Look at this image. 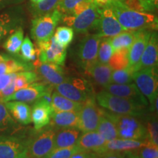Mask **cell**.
Returning <instances> with one entry per match:
<instances>
[{"instance_id": "obj_15", "label": "cell", "mask_w": 158, "mask_h": 158, "mask_svg": "<svg viewBox=\"0 0 158 158\" xmlns=\"http://www.w3.org/2000/svg\"><path fill=\"white\" fill-rule=\"evenodd\" d=\"M104 89L106 92L113 94V95L130 99V100H135V101L148 106V102L145 97L141 93L136 85L133 83L125 84H117L110 83L107 86H104Z\"/></svg>"}, {"instance_id": "obj_48", "label": "cell", "mask_w": 158, "mask_h": 158, "mask_svg": "<svg viewBox=\"0 0 158 158\" xmlns=\"http://www.w3.org/2000/svg\"><path fill=\"white\" fill-rule=\"evenodd\" d=\"M9 20L7 18H0V40L7 35Z\"/></svg>"}, {"instance_id": "obj_41", "label": "cell", "mask_w": 158, "mask_h": 158, "mask_svg": "<svg viewBox=\"0 0 158 158\" xmlns=\"http://www.w3.org/2000/svg\"><path fill=\"white\" fill-rule=\"evenodd\" d=\"M83 1L86 0H60L56 6V9L62 15H69L72 10Z\"/></svg>"}, {"instance_id": "obj_42", "label": "cell", "mask_w": 158, "mask_h": 158, "mask_svg": "<svg viewBox=\"0 0 158 158\" xmlns=\"http://www.w3.org/2000/svg\"><path fill=\"white\" fill-rule=\"evenodd\" d=\"M146 127H147L148 134V141L156 144V145H158V129L157 118H154L149 120Z\"/></svg>"}, {"instance_id": "obj_35", "label": "cell", "mask_w": 158, "mask_h": 158, "mask_svg": "<svg viewBox=\"0 0 158 158\" xmlns=\"http://www.w3.org/2000/svg\"><path fill=\"white\" fill-rule=\"evenodd\" d=\"M37 80H38V76L37 73L31 70L17 73L15 79V91L27 87L32 83L37 81Z\"/></svg>"}, {"instance_id": "obj_32", "label": "cell", "mask_w": 158, "mask_h": 158, "mask_svg": "<svg viewBox=\"0 0 158 158\" xmlns=\"http://www.w3.org/2000/svg\"><path fill=\"white\" fill-rule=\"evenodd\" d=\"M16 122L12 117L5 103L0 100V133L14 129Z\"/></svg>"}, {"instance_id": "obj_51", "label": "cell", "mask_w": 158, "mask_h": 158, "mask_svg": "<svg viewBox=\"0 0 158 158\" xmlns=\"http://www.w3.org/2000/svg\"><path fill=\"white\" fill-rule=\"evenodd\" d=\"M118 1H122V0H118Z\"/></svg>"}, {"instance_id": "obj_37", "label": "cell", "mask_w": 158, "mask_h": 158, "mask_svg": "<svg viewBox=\"0 0 158 158\" xmlns=\"http://www.w3.org/2000/svg\"><path fill=\"white\" fill-rule=\"evenodd\" d=\"M132 152L138 158H158V145L147 140L143 146Z\"/></svg>"}, {"instance_id": "obj_6", "label": "cell", "mask_w": 158, "mask_h": 158, "mask_svg": "<svg viewBox=\"0 0 158 158\" xmlns=\"http://www.w3.org/2000/svg\"><path fill=\"white\" fill-rule=\"evenodd\" d=\"M56 129L48 126L40 130L34 137L28 139L29 158H44L54 149V136Z\"/></svg>"}, {"instance_id": "obj_47", "label": "cell", "mask_w": 158, "mask_h": 158, "mask_svg": "<svg viewBox=\"0 0 158 158\" xmlns=\"http://www.w3.org/2000/svg\"><path fill=\"white\" fill-rule=\"evenodd\" d=\"M100 158H125L127 156L126 152H106L99 154Z\"/></svg>"}, {"instance_id": "obj_4", "label": "cell", "mask_w": 158, "mask_h": 158, "mask_svg": "<svg viewBox=\"0 0 158 158\" xmlns=\"http://www.w3.org/2000/svg\"><path fill=\"white\" fill-rule=\"evenodd\" d=\"M100 19V7L92 2L88 8L78 14L64 15L62 16V22L68 25L78 33H86L96 29Z\"/></svg>"}, {"instance_id": "obj_23", "label": "cell", "mask_w": 158, "mask_h": 158, "mask_svg": "<svg viewBox=\"0 0 158 158\" xmlns=\"http://www.w3.org/2000/svg\"><path fill=\"white\" fill-rule=\"evenodd\" d=\"M146 141L147 140L139 141V140L122 139L117 138L106 142V145L102 149V153L106 152H133L143 146Z\"/></svg>"}, {"instance_id": "obj_3", "label": "cell", "mask_w": 158, "mask_h": 158, "mask_svg": "<svg viewBox=\"0 0 158 158\" xmlns=\"http://www.w3.org/2000/svg\"><path fill=\"white\" fill-rule=\"evenodd\" d=\"M104 111L106 116L115 124L118 138L139 141L147 140V127L140 120L139 117L108 113L106 110Z\"/></svg>"}, {"instance_id": "obj_21", "label": "cell", "mask_w": 158, "mask_h": 158, "mask_svg": "<svg viewBox=\"0 0 158 158\" xmlns=\"http://www.w3.org/2000/svg\"><path fill=\"white\" fill-rule=\"evenodd\" d=\"M80 135L81 131L78 128L70 127L57 129L54 136V149L76 145Z\"/></svg>"}, {"instance_id": "obj_13", "label": "cell", "mask_w": 158, "mask_h": 158, "mask_svg": "<svg viewBox=\"0 0 158 158\" xmlns=\"http://www.w3.org/2000/svg\"><path fill=\"white\" fill-rule=\"evenodd\" d=\"M51 86L34 82L27 87L15 91L13 94L3 100L8 101H21L24 102H35L40 99L47 92L51 91Z\"/></svg>"}, {"instance_id": "obj_8", "label": "cell", "mask_w": 158, "mask_h": 158, "mask_svg": "<svg viewBox=\"0 0 158 158\" xmlns=\"http://www.w3.org/2000/svg\"><path fill=\"white\" fill-rule=\"evenodd\" d=\"M101 39L98 34L88 35L78 45L76 52L77 62L84 70L98 62V48Z\"/></svg>"}, {"instance_id": "obj_30", "label": "cell", "mask_w": 158, "mask_h": 158, "mask_svg": "<svg viewBox=\"0 0 158 158\" xmlns=\"http://www.w3.org/2000/svg\"><path fill=\"white\" fill-rule=\"evenodd\" d=\"M108 65L112 70H122L128 67V49H121L114 51L108 61Z\"/></svg>"}, {"instance_id": "obj_50", "label": "cell", "mask_w": 158, "mask_h": 158, "mask_svg": "<svg viewBox=\"0 0 158 158\" xmlns=\"http://www.w3.org/2000/svg\"><path fill=\"white\" fill-rule=\"evenodd\" d=\"M31 1H32L33 3H37L38 2H40L41 0H31Z\"/></svg>"}, {"instance_id": "obj_31", "label": "cell", "mask_w": 158, "mask_h": 158, "mask_svg": "<svg viewBox=\"0 0 158 158\" xmlns=\"http://www.w3.org/2000/svg\"><path fill=\"white\" fill-rule=\"evenodd\" d=\"M23 40V31L21 28L12 34L4 44V48L8 51L9 53L13 54H19L21 48V44Z\"/></svg>"}, {"instance_id": "obj_40", "label": "cell", "mask_w": 158, "mask_h": 158, "mask_svg": "<svg viewBox=\"0 0 158 158\" xmlns=\"http://www.w3.org/2000/svg\"><path fill=\"white\" fill-rule=\"evenodd\" d=\"M79 148L76 145L67 148L53 149L44 158H70L73 155L79 151Z\"/></svg>"}, {"instance_id": "obj_36", "label": "cell", "mask_w": 158, "mask_h": 158, "mask_svg": "<svg viewBox=\"0 0 158 158\" xmlns=\"http://www.w3.org/2000/svg\"><path fill=\"white\" fill-rule=\"evenodd\" d=\"M133 70L129 67L122 70L112 71L110 83L117 84H130L133 81Z\"/></svg>"}, {"instance_id": "obj_43", "label": "cell", "mask_w": 158, "mask_h": 158, "mask_svg": "<svg viewBox=\"0 0 158 158\" xmlns=\"http://www.w3.org/2000/svg\"><path fill=\"white\" fill-rule=\"evenodd\" d=\"M144 11L153 13L157 9L158 0H138Z\"/></svg>"}, {"instance_id": "obj_14", "label": "cell", "mask_w": 158, "mask_h": 158, "mask_svg": "<svg viewBox=\"0 0 158 158\" xmlns=\"http://www.w3.org/2000/svg\"><path fill=\"white\" fill-rule=\"evenodd\" d=\"M37 73L48 84L56 86L59 84L68 81L64 72L61 65L55 63H41L37 59L35 63Z\"/></svg>"}, {"instance_id": "obj_49", "label": "cell", "mask_w": 158, "mask_h": 158, "mask_svg": "<svg viewBox=\"0 0 158 158\" xmlns=\"http://www.w3.org/2000/svg\"><path fill=\"white\" fill-rule=\"evenodd\" d=\"M127 155L128 156V158H138L135 154H133L132 152H127Z\"/></svg>"}, {"instance_id": "obj_33", "label": "cell", "mask_w": 158, "mask_h": 158, "mask_svg": "<svg viewBox=\"0 0 158 158\" xmlns=\"http://www.w3.org/2000/svg\"><path fill=\"white\" fill-rule=\"evenodd\" d=\"M53 37L64 48H68L74 38V30L69 27H59L55 30Z\"/></svg>"}, {"instance_id": "obj_52", "label": "cell", "mask_w": 158, "mask_h": 158, "mask_svg": "<svg viewBox=\"0 0 158 158\" xmlns=\"http://www.w3.org/2000/svg\"><path fill=\"white\" fill-rule=\"evenodd\" d=\"M0 1H2V0H0Z\"/></svg>"}, {"instance_id": "obj_18", "label": "cell", "mask_w": 158, "mask_h": 158, "mask_svg": "<svg viewBox=\"0 0 158 158\" xmlns=\"http://www.w3.org/2000/svg\"><path fill=\"white\" fill-rule=\"evenodd\" d=\"M152 31L149 29L138 30L133 44L128 50V67L133 68L138 64L147 46Z\"/></svg>"}, {"instance_id": "obj_28", "label": "cell", "mask_w": 158, "mask_h": 158, "mask_svg": "<svg viewBox=\"0 0 158 158\" xmlns=\"http://www.w3.org/2000/svg\"><path fill=\"white\" fill-rule=\"evenodd\" d=\"M97 131L107 141H111L118 138L117 130L115 124L105 114L104 110L102 109Z\"/></svg>"}, {"instance_id": "obj_17", "label": "cell", "mask_w": 158, "mask_h": 158, "mask_svg": "<svg viewBox=\"0 0 158 158\" xmlns=\"http://www.w3.org/2000/svg\"><path fill=\"white\" fill-rule=\"evenodd\" d=\"M158 56V41L157 34L155 31H152L150 35L148 43L144 49L143 54L140 59L139 62L133 68V72L147 68L156 67L157 64Z\"/></svg>"}, {"instance_id": "obj_39", "label": "cell", "mask_w": 158, "mask_h": 158, "mask_svg": "<svg viewBox=\"0 0 158 158\" xmlns=\"http://www.w3.org/2000/svg\"><path fill=\"white\" fill-rule=\"evenodd\" d=\"M60 0H41L37 3H33V9L37 16L50 13L56 8Z\"/></svg>"}, {"instance_id": "obj_25", "label": "cell", "mask_w": 158, "mask_h": 158, "mask_svg": "<svg viewBox=\"0 0 158 158\" xmlns=\"http://www.w3.org/2000/svg\"><path fill=\"white\" fill-rule=\"evenodd\" d=\"M112 71L113 70L108 64H102L97 62L87 70H85V73L89 76L92 77L97 84L104 87L110 84Z\"/></svg>"}, {"instance_id": "obj_12", "label": "cell", "mask_w": 158, "mask_h": 158, "mask_svg": "<svg viewBox=\"0 0 158 158\" xmlns=\"http://www.w3.org/2000/svg\"><path fill=\"white\" fill-rule=\"evenodd\" d=\"M96 29L101 37H113L124 31L109 3L100 8V19Z\"/></svg>"}, {"instance_id": "obj_7", "label": "cell", "mask_w": 158, "mask_h": 158, "mask_svg": "<svg viewBox=\"0 0 158 158\" xmlns=\"http://www.w3.org/2000/svg\"><path fill=\"white\" fill-rule=\"evenodd\" d=\"M133 81L141 93L147 98L152 106L157 99V76L155 67L141 69L133 73Z\"/></svg>"}, {"instance_id": "obj_16", "label": "cell", "mask_w": 158, "mask_h": 158, "mask_svg": "<svg viewBox=\"0 0 158 158\" xmlns=\"http://www.w3.org/2000/svg\"><path fill=\"white\" fill-rule=\"evenodd\" d=\"M53 110L51 105L42 98L35 102L31 109V122L34 124V127L39 130L45 127L50 124Z\"/></svg>"}, {"instance_id": "obj_20", "label": "cell", "mask_w": 158, "mask_h": 158, "mask_svg": "<svg viewBox=\"0 0 158 158\" xmlns=\"http://www.w3.org/2000/svg\"><path fill=\"white\" fill-rule=\"evenodd\" d=\"M5 106L12 117L19 124L27 125L31 122V110L27 102L21 101L5 102Z\"/></svg>"}, {"instance_id": "obj_2", "label": "cell", "mask_w": 158, "mask_h": 158, "mask_svg": "<svg viewBox=\"0 0 158 158\" xmlns=\"http://www.w3.org/2000/svg\"><path fill=\"white\" fill-rule=\"evenodd\" d=\"M95 100L100 107L110 113L137 117L144 115L147 106L135 100L113 95L105 90L96 94Z\"/></svg>"}, {"instance_id": "obj_19", "label": "cell", "mask_w": 158, "mask_h": 158, "mask_svg": "<svg viewBox=\"0 0 158 158\" xmlns=\"http://www.w3.org/2000/svg\"><path fill=\"white\" fill-rule=\"evenodd\" d=\"M106 141L98 131L83 133L79 136L76 146L83 151H89L101 154Z\"/></svg>"}, {"instance_id": "obj_11", "label": "cell", "mask_w": 158, "mask_h": 158, "mask_svg": "<svg viewBox=\"0 0 158 158\" xmlns=\"http://www.w3.org/2000/svg\"><path fill=\"white\" fill-rule=\"evenodd\" d=\"M38 44V60L41 63H55L62 65L67 56L66 48L61 45L51 37L47 41L37 43Z\"/></svg>"}, {"instance_id": "obj_38", "label": "cell", "mask_w": 158, "mask_h": 158, "mask_svg": "<svg viewBox=\"0 0 158 158\" xmlns=\"http://www.w3.org/2000/svg\"><path fill=\"white\" fill-rule=\"evenodd\" d=\"M20 51H21V58L25 62L34 61L36 59V50L29 37H26L23 39Z\"/></svg>"}, {"instance_id": "obj_44", "label": "cell", "mask_w": 158, "mask_h": 158, "mask_svg": "<svg viewBox=\"0 0 158 158\" xmlns=\"http://www.w3.org/2000/svg\"><path fill=\"white\" fill-rule=\"evenodd\" d=\"M16 77V76H15ZM15 78L12 79L10 83L7 85L6 87L0 92V100L3 101L5 99L8 98L12 94L15 92Z\"/></svg>"}, {"instance_id": "obj_26", "label": "cell", "mask_w": 158, "mask_h": 158, "mask_svg": "<svg viewBox=\"0 0 158 158\" xmlns=\"http://www.w3.org/2000/svg\"><path fill=\"white\" fill-rule=\"evenodd\" d=\"M31 65L16 59L0 54V75L16 73L23 71L31 70Z\"/></svg>"}, {"instance_id": "obj_5", "label": "cell", "mask_w": 158, "mask_h": 158, "mask_svg": "<svg viewBox=\"0 0 158 158\" xmlns=\"http://www.w3.org/2000/svg\"><path fill=\"white\" fill-rule=\"evenodd\" d=\"M62 13L56 8L50 13L40 15L32 20L31 36L37 43L47 41L54 35L56 25L61 19Z\"/></svg>"}, {"instance_id": "obj_46", "label": "cell", "mask_w": 158, "mask_h": 158, "mask_svg": "<svg viewBox=\"0 0 158 158\" xmlns=\"http://www.w3.org/2000/svg\"><path fill=\"white\" fill-rule=\"evenodd\" d=\"M16 73L0 75V92L3 90L10 83L12 79L15 78Z\"/></svg>"}, {"instance_id": "obj_27", "label": "cell", "mask_w": 158, "mask_h": 158, "mask_svg": "<svg viewBox=\"0 0 158 158\" xmlns=\"http://www.w3.org/2000/svg\"><path fill=\"white\" fill-rule=\"evenodd\" d=\"M82 102L73 101L61 95L55 91L51 94V107L54 110L59 111H68V110H73V111H79L82 106Z\"/></svg>"}, {"instance_id": "obj_9", "label": "cell", "mask_w": 158, "mask_h": 158, "mask_svg": "<svg viewBox=\"0 0 158 158\" xmlns=\"http://www.w3.org/2000/svg\"><path fill=\"white\" fill-rule=\"evenodd\" d=\"M102 108L98 107L95 97L89 98L83 102L78 111V122L77 128L82 133L95 131L98 128Z\"/></svg>"}, {"instance_id": "obj_22", "label": "cell", "mask_w": 158, "mask_h": 158, "mask_svg": "<svg viewBox=\"0 0 158 158\" xmlns=\"http://www.w3.org/2000/svg\"><path fill=\"white\" fill-rule=\"evenodd\" d=\"M78 122V112L73 110L59 111L54 110L51 115V126L55 129L60 128H77Z\"/></svg>"}, {"instance_id": "obj_24", "label": "cell", "mask_w": 158, "mask_h": 158, "mask_svg": "<svg viewBox=\"0 0 158 158\" xmlns=\"http://www.w3.org/2000/svg\"><path fill=\"white\" fill-rule=\"evenodd\" d=\"M55 90L57 93L61 95L64 96V98L70 99L73 101H76L78 102H84L90 97L94 95H90L84 91L81 90L80 89L77 88L70 82V79H68L66 81L56 85Z\"/></svg>"}, {"instance_id": "obj_29", "label": "cell", "mask_w": 158, "mask_h": 158, "mask_svg": "<svg viewBox=\"0 0 158 158\" xmlns=\"http://www.w3.org/2000/svg\"><path fill=\"white\" fill-rule=\"evenodd\" d=\"M136 33L137 31H123L116 36L110 37V44L112 45L114 52L121 49L129 50L135 38Z\"/></svg>"}, {"instance_id": "obj_10", "label": "cell", "mask_w": 158, "mask_h": 158, "mask_svg": "<svg viewBox=\"0 0 158 158\" xmlns=\"http://www.w3.org/2000/svg\"><path fill=\"white\" fill-rule=\"evenodd\" d=\"M0 158H29L28 139L0 135Z\"/></svg>"}, {"instance_id": "obj_1", "label": "cell", "mask_w": 158, "mask_h": 158, "mask_svg": "<svg viewBox=\"0 0 158 158\" xmlns=\"http://www.w3.org/2000/svg\"><path fill=\"white\" fill-rule=\"evenodd\" d=\"M109 5L124 31L157 28V19L152 13L130 8L124 2L118 0H111Z\"/></svg>"}, {"instance_id": "obj_45", "label": "cell", "mask_w": 158, "mask_h": 158, "mask_svg": "<svg viewBox=\"0 0 158 158\" xmlns=\"http://www.w3.org/2000/svg\"><path fill=\"white\" fill-rule=\"evenodd\" d=\"M70 158H100V155L93 152L79 150Z\"/></svg>"}, {"instance_id": "obj_34", "label": "cell", "mask_w": 158, "mask_h": 158, "mask_svg": "<svg viewBox=\"0 0 158 158\" xmlns=\"http://www.w3.org/2000/svg\"><path fill=\"white\" fill-rule=\"evenodd\" d=\"M110 37H102L100 42L98 53V62L102 64H108L110 57L114 54V50L110 44Z\"/></svg>"}]
</instances>
